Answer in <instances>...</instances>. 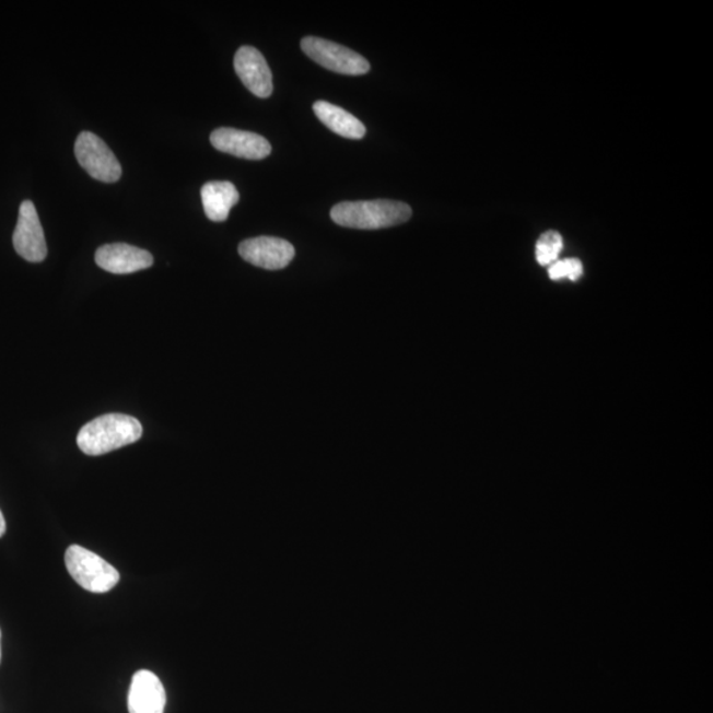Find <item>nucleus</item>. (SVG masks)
Wrapping results in <instances>:
<instances>
[{
	"instance_id": "f257e3e1",
	"label": "nucleus",
	"mask_w": 713,
	"mask_h": 713,
	"mask_svg": "<svg viewBox=\"0 0 713 713\" xmlns=\"http://www.w3.org/2000/svg\"><path fill=\"white\" fill-rule=\"evenodd\" d=\"M143 435L139 420L125 413H107L82 426L78 445L87 456H101L137 443Z\"/></svg>"
},
{
	"instance_id": "f03ea898",
	"label": "nucleus",
	"mask_w": 713,
	"mask_h": 713,
	"mask_svg": "<svg viewBox=\"0 0 713 713\" xmlns=\"http://www.w3.org/2000/svg\"><path fill=\"white\" fill-rule=\"evenodd\" d=\"M412 209L402 201L373 200L346 201L330 210V218L337 225L360 231H377L409 221Z\"/></svg>"
},
{
	"instance_id": "7ed1b4c3",
	"label": "nucleus",
	"mask_w": 713,
	"mask_h": 713,
	"mask_svg": "<svg viewBox=\"0 0 713 713\" xmlns=\"http://www.w3.org/2000/svg\"><path fill=\"white\" fill-rule=\"evenodd\" d=\"M66 565L73 581L92 594H107L116 588L120 581L116 566L82 546L68 547Z\"/></svg>"
},
{
	"instance_id": "20e7f679",
	"label": "nucleus",
	"mask_w": 713,
	"mask_h": 713,
	"mask_svg": "<svg viewBox=\"0 0 713 713\" xmlns=\"http://www.w3.org/2000/svg\"><path fill=\"white\" fill-rule=\"evenodd\" d=\"M302 49L309 59L332 72L348 75L369 73L371 63L354 50L340 44L308 36L302 40Z\"/></svg>"
},
{
	"instance_id": "39448f33",
	"label": "nucleus",
	"mask_w": 713,
	"mask_h": 713,
	"mask_svg": "<svg viewBox=\"0 0 713 713\" xmlns=\"http://www.w3.org/2000/svg\"><path fill=\"white\" fill-rule=\"evenodd\" d=\"M74 154L82 168L95 180L116 183L122 176V167L114 152L93 132H81L74 144Z\"/></svg>"
},
{
	"instance_id": "423d86ee",
	"label": "nucleus",
	"mask_w": 713,
	"mask_h": 713,
	"mask_svg": "<svg viewBox=\"0 0 713 713\" xmlns=\"http://www.w3.org/2000/svg\"><path fill=\"white\" fill-rule=\"evenodd\" d=\"M14 247L19 256L32 264H39L48 254L39 214L34 202L25 200L19 209L17 225L14 232Z\"/></svg>"
},
{
	"instance_id": "0eeeda50",
	"label": "nucleus",
	"mask_w": 713,
	"mask_h": 713,
	"mask_svg": "<svg viewBox=\"0 0 713 713\" xmlns=\"http://www.w3.org/2000/svg\"><path fill=\"white\" fill-rule=\"evenodd\" d=\"M238 253L246 262L265 270H282L295 257V247L277 237H257L242 242Z\"/></svg>"
},
{
	"instance_id": "6e6552de",
	"label": "nucleus",
	"mask_w": 713,
	"mask_h": 713,
	"mask_svg": "<svg viewBox=\"0 0 713 713\" xmlns=\"http://www.w3.org/2000/svg\"><path fill=\"white\" fill-rule=\"evenodd\" d=\"M210 143L215 150L248 161H262L271 154L269 140L256 132L231 129V127L214 130L210 136Z\"/></svg>"
},
{
	"instance_id": "1a4fd4ad",
	"label": "nucleus",
	"mask_w": 713,
	"mask_h": 713,
	"mask_svg": "<svg viewBox=\"0 0 713 713\" xmlns=\"http://www.w3.org/2000/svg\"><path fill=\"white\" fill-rule=\"evenodd\" d=\"M234 69L244 85L259 98H269L273 91L272 73L262 54L254 47H241L234 57Z\"/></svg>"
},
{
	"instance_id": "9d476101",
	"label": "nucleus",
	"mask_w": 713,
	"mask_h": 713,
	"mask_svg": "<svg viewBox=\"0 0 713 713\" xmlns=\"http://www.w3.org/2000/svg\"><path fill=\"white\" fill-rule=\"evenodd\" d=\"M167 692L157 675L149 670L133 674L127 698L129 713H164Z\"/></svg>"
},
{
	"instance_id": "9b49d317",
	"label": "nucleus",
	"mask_w": 713,
	"mask_h": 713,
	"mask_svg": "<svg viewBox=\"0 0 713 713\" xmlns=\"http://www.w3.org/2000/svg\"><path fill=\"white\" fill-rule=\"evenodd\" d=\"M95 264L112 273H132L149 269L154 257L149 252L127 244L101 246L95 253Z\"/></svg>"
},
{
	"instance_id": "f8f14e48",
	"label": "nucleus",
	"mask_w": 713,
	"mask_h": 713,
	"mask_svg": "<svg viewBox=\"0 0 713 713\" xmlns=\"http://www.w3.org/2000/svg\"><path fill=\"white\" fill-rule=\"evenodd\" d=\"M203 210L210 221H226L232 208L239 201V194L234 184L229 182H210L201 188Z\"/></svg>"
},
{
	"instance_id": "ddd939ff",
	"label": "nucleus",
	"mask_w": 713,
	"mask_h": 713,
	"mask_svg": "<svg viewBox=\"0 0 713 713\" xmlns=\"http://www.w3.org/2000/svg\"><path fill=\"white\" fill-rule=\"evenodd\" d=\"M316 117L326 125L330 131L348 139H362L365 137L366 127L352 114L326 101H317L314 105Z\"/></svg>"
},
{
	"instance_id": "4468645a",
	"label": "nucleus",
	"mask_w": 713,
	"mask_h": 713,
	"mask_svg": "<svg viewBox=\"0 0 713 713\" xmlns=\"http://www.w3.org/2000/svg\"><path fill=\"white\" fill-rule=\"evenodd\" d=\"M562 250V235L556 231H549L540 235L537 246H535V258L540 266H550L557 262Z\"/></svg>"
},
{
	"instance_id": "2eb2a0df",
	"label": "nucleus",
	"mask_w": 713,
	"mask_h": 713,
	"mask_svg": "<svg viewBox=\"0 0 713 713\" xmlns=\"http://www.w3.org/2000/svg\"><path fill=\"white\" fill-rule=\"evenodd\" d=\"M583 273V264L576 258L558 259L549 266V277L552 280L569 279L571 282H576Z\"/></svg>"
},
{
	"instance_id": "dca6fc26",
	"label": "nucleus",
	"mask_w": 713,
	"mask_h": 713,
	"mask_svg": "<svg viewBox=\"0 0 713 713\" xmlns=\"http://www.w3.org/2000/svg\"><path fill=\"white\" fill-rule=\"evenodd\" d=\"M5 531H8V524H5L4 515L2 511H0V538L3 537Z\"/></svg>"
},
{
	"instance_id": "f3484780",
	"label": "nucleus",
	"mask_w": 713,
	"mask_h": 713,
	"mask_svg": "<svg viewBox=\"0 0 713 713\" xmlns=\"http://www.w3.org/2000/svg\"><path fill=\"white\" fill-rule=\"evenodd\" d=\"M2 636V634H0ZM0 658H2V648H0Z\"/></svg>"
}]
</instances>
